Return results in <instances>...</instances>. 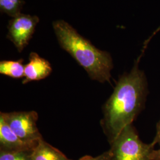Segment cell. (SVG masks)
I'll return each instance as SVG.
<instances>
[{"instance_id": "obj_1", "label": "cell", "mask_w": 160, "mask_h": 160, "mask_svg": "<svg viewBox=\"0 0 160 160\" xmlns=\"http://www.w3.org/2000/svg\"><path fill=\"white\" fill-rule=\"evenodd\" d=\"M151 38L145 43L131 71L120 76L113 93L103 105L100 125L110 144L126 126L132 124L145 108L149 92L148 82L138 64Z\"/></svg>"}, {"instance_id": "obj_2", "label": "cell", "mask_w": 160, "mask_h": 160, "mask_svg": "<svg viewBox=\"0 0 160 160\" xmlns=\"http://www.w3.org/2000/svg\"><path fill=\"white\" fill-rule=\"evenodd\" d=\"M53 28L60 46L84 69L92 80L110 82L113 63L109 52L98 49L65 21L54 22Z\"/></svg>"}, {"instance_id": "obj_3", "label": "cell", "mask_w": 160, "mask_h": 160, "mask_svg": "<svg viewBox=\"0 0 160 160\" xmlns=\"http://www.w3.org/2000/svg\"><path fill=\"white\" fill-rule=\"evenodd\" d=\"M110 160H151L154 144L145 143L139 138L133 124L126 126L110 144Z\"/></svg>"}, {"instance_id": "obj_4", "label": "cell", "mask_w": 160, "mask_h": 160, "mask_svg": "<svg viewBox=\"0 0 160 160\" xmlns=\"http://www.w3.org/2000/svg\"><path fill=\"white\" fill-rule=\"evenodd\" d=\"M0 117L26 143L36 145L43 138L37 126L38 114L34 110L1 112Z\"/></svg>"}, {"instance_id": "obj_5", "label": "cell", "mask_w": 160, "mask_h": 160, "mask_svg": "<svg viewBox=\"0 0 160 160\" xmlns=\"http://www.w3.org/2000/svg\"><path fill=\"white\" fill-rule=\"evenodd\" d=\"M39 22L38 16L22 13L10 20L7 38L13 43L18 52L23 51L28 45Z\"/></svg>"}, {"instance_id": "obj_6", "label": "cell", "mask_w": 160, "mask_h": 160, "mask_svg": "<svg viewBox=\"0 0 160 160\" xmlns=\"http://www.w3.org/2000/svg\"><path fill=\"white\" fill-rule=\"evenodd\" d=\"M52 71L51 65L48 61L36 52H31L29 55V62L25 65L23 84L29 82L40 81L47 78Z\"/></svg>"}, {"instance_id": "obj_7", "label": "cell", "mask_w": 160, "mask_h": 160, "mask_svg": "<svg viewBox=\"0 0 160 160\" xmlns=\"http://www.w3.org/2000/svg\"><path fill=\"white\" fill-rule=\"evenodd\" d=\"M36 145L26 143L12 131L4 119L0 117V150L18 151L32 150Z\"/></svg>"}, {"instance_id": "obj_8", "label": "cell", "mask_w": 160, "mask_h": 160, "mask_svg": "<svg viewBox=\"0 0 160 160\" xmlns=\"http://www.w3.org/2000/svg\"><path fill=\"white\" fill-rule=\"evenodd\" d=\"M32 160H71L42 138L32 151Z\"/></svg>"}, {"instance_id": "obj_9", "label": "cell", "mask_w": 160, "mask_h": 160, "mask_svg": "<svg viewBox=\"0 0 160 160\" xmlns=\"http://www.w3.org/2000/svg\"><path fill=\"white\" fill-rule=\"evenodd\" d=\"M23 59L18 61H1L0 62V74L12 78L24 77L25 65Z\"/></svg>"}, {"instance_id": "obj_10", "label": "cell", "mask_w": 160, "mask_h": 160, "mask_svg": "<svg viewBox=\"0 0 160 160\" xmlns=\"http://www.w3.org/2000/svg\"><path fill=\"white\" fill-rule=\"evenodd\" d=\"M24 2L23 0H0L1 12L12 17L20 14Z\"/></svg>"}, {"instance_id": "obj_11", "label": "cell", "mask_w": 160, "mask_h": 160, "mask_svg": "<svg viewBox=\"0 0 160 160\" xmlns=\"http://www.w3.org/2000/svg\"><path fill=\"white\" fill-rule=\"evenodd\" d=\"M32 150L18 151H4L0 150V160H32Z\"/></svg>"}, {"instance_id": "obj_12", "label": "cell", "mask_w": 160, "mask_h": 160, "mask_svg": "<svg viewBox=\"0 0 160 160\" xmlns=\"http://www.w3.org/2000/svg\"><path fill=\"white\" fill-rule=\"evenodd\" d=\"M111 156L112 153L109 149L108 151H106L97 157H94L90 155H86L81 157L79 160H110L111 158Z\"/></svg>"}, {"instance_id": "obj_13", "label": "cell", "mask_w": 160, "mask_h": 160, "mask_svg": "<svg viewBox=\"0 0 160 160\" xmlns=\"http://www.w3.org/2000/svg\"><path fill=\"white\" fill-rule=\"evenodd\" d=\"M152 143L154 144H158L160 146V120L157 123L156 126V135L152 142Z\"/></svg>"}, {"instance_id": "obj_14", "label": "cell", "mask_w": 160, "mask_h": 160, "mask_svg": "<svg viewBox=\"0 0 160 160\" xmlns=\"http://www.w3.org/2000/svg\"><path fill=\"white\" fill-rule=\"evenodd\" d=\"M151 160H160V148L152 151L151 155Z\"/></svg>"}]
</instances>
